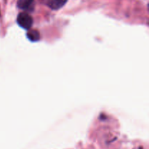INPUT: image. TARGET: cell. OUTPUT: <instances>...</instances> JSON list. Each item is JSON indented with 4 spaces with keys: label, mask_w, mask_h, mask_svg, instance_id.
Segmentation results:
<instances>
[{
    "label": "cell",
    "mask_w": 149,
    "mask_h": 149,
    "mask_svg": "<svg viewBox=\"0 0 149 149\" xmlns=\"http://www.w3.org/2000/svg\"><path fill=\"white\" fill-rule=\"evenodd\" d=\"M17 22L23 29H29L33 24V19L28 13H20L17 18Z\"/></svg>",
    "instance_id": "6da1fadb"
},
{
    "label": "cell",
    "mask_w": 149,
    "mask_h": 149,
    "mask_svg": "<svg viewBox=\"0 0 149 149\" xmlns=\"http://www.w3.org/2000/svg\"><path fill=\"white\" fill-rule=\"evenodd\" d=\"M68 0H51L48 5L52 10H58L63 7Z\"/></svg>",
    "instance_id": "7a4b0ae2"
},
{
    "label": "cell",
    "mask_w": 149,
    "mask_h": 149,
    "mask_svg": "<svg viewBox=\"0 0 149 149\" xmlns=\"http://www.w3.org/2000/svg\"><path fill=\"white\" fill-rule=\"evenodd\" d=\"M27 37L30 39L31 41H37L39 39L40 35L39 32L36 30H31L27 33Z\"/></svg>",
    "instance_id": "3957f363"
},
{
    "label": "cell",
    "mask_w": 149,
    "mask_h": 149,
    "mask_svg": "<svg viewBox=\"0 0 149 149\" xmlns=\"http://www.w3.org/2000/svg\"><path fill=\"white\" fill-rule=\"evenodd\" d=\"M33 0H18L17 7L20 9H27L32 4Z\"/></svg>",
    "instance_id": "277c9868"
}]
</instances>
